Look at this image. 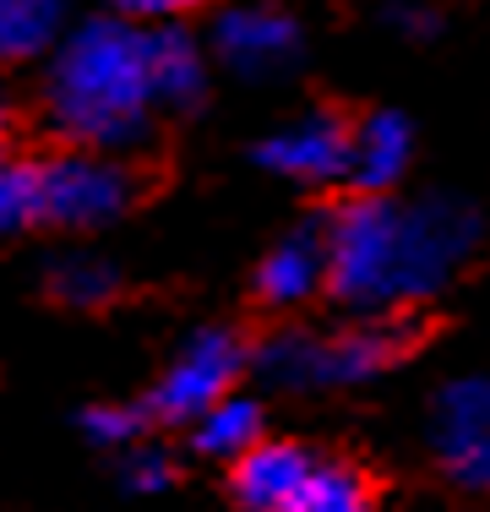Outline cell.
Segmentation results:
<instances>
[{
	"instance_id": "1",
	"label": "cell",
	"mask_w": 490,
	"mask_h": 512,
	"mask_svg": "<svg viewBox=\"0 0 490 512\" xmlns=\"http://www.w3.org/2000/svg\"><path fill=\"white\" fill-rule=\"evenodd\" d=\"M480 246V213L458 197H349L327 218V289L360 316L431 300Z\"/></svg>"
},
{
	"instance_id": "2",
	"label": "cell",
	"mask_w": 490,
	"mask_h": 512,
	"mask_svg": "<svg viewBox=\"0 0 490 512\" xmlns=\"http://www.w3.org/2000/svg\"><path fill=\"white\" fill-rule=\"evenodd\" d=\"M147 33L137 22L93 17L55 44L44 71V115L71 148L126 153L153 131Z\"/></svg>"
},
{
	"instance_id": "3",
	"label": "cell",
	"mask_w": 490,
	"mask_h": 512,
	"mask_svg": "<svg viewBox=\"0 0 490 512\" xmlns=\"http://www.w3.org/2000/svg\"><path fill=\"white\" fill-rule=\"evenodd\" d=\"M409 344L414 338L403 322L365 316V322L338 327V333H311V327L273 333L251 355V365L267 387H284V393H327V387H354V382H371V376L392 371V365L409 355Z\"/></svg>"
},
{
	"instance_id": "4",
	"label": "cell",
	"mask_w": 490,
	"mask_h": 512,
	"mask_svg": "<svg viewBox=\"0 0 490 512\" xmlns=\"http://www.w3.org/2000/svg\"><path fill=\"white\" fill-rule=\"evenodd\" d=\"M33 191H39V224L55 229H104L137 197V175L120 164V153L66 148L44 164H33Z\"/></svg>"
},
{
	"instance_id": "5",
	"label": "cell",
	"mask_w": 490,
	"mask_h": 512,
	"mask_svg": "<svg viewBox=\"0 0 490 512\" xmlns=\"http://www.w3.org/2000/svg\"><path fill=\"white\" fill-rule=\"evenodd\" d=\"M245 365H251V355H245V344L229 327H202V333H191L186 344H180V355L164 365V376L153 382V393H147L142 409L164 425H191L202 409H213L218 398L235 393Z\"/></svg>"
},
{
	"instance_id": "6",
	"label": "cell",
	"mask_w": 490,
	"mask_h": 512,
	"mask_svg": "<svg viewBox=\"0 0 490 512\" xmlns=\"http://www.w3.org/2000/svg\"><path fill=\"white\" fill-rule=\"evenodd\" d=\"M431 453L463 491L490 496V376H458L436 393Z\"/></svg>"
},
{
	"instance_id": "7",
	"label": "cell",
	"mask_w": 490,
	"mask_h": 512,
	"mask_svg": "<svg viewBox=\"0 0 490 512\" xmlns=\"http://www.w3.org/2000/svg\"><path fill=\"white\" fill-rule=\"evenodd\" d=\"M349 148H354V120H343L338 109H305L289 126H278L273 137H262L256 164L267 175L300 180V186H333V180H349Z\"/></svg>"
},
{
	"instance_id": "8",
	"label": "cell",
	"mask_w": 490,
	"mask_h": 512,
	"mask_svg": "<svg viewBox=\"0 0 490 512\" xmlns=\"http://www.w3.org/2000/svg\"><path fill=\"white\" fill-rule=\"evenodd\" d=\"M305 33L278 6H229L213 22V55L245 82H273L300 60Z\"/></svg>"
},
{
	"instance_id": "9",
	"label": "cell",
	"mask_w": 490,
	"mask_h": 512,
	"mask_svg": "<svg viewBox=\"0 0 490 512\" xmlns=\"http://www.w3.org/2000/svg\"><path fill=\"white\" fill-rule=\"evenodd\" d=\"M327 289V224H300L256 262V295L267 306H305Z\"/></svg>"
},
{
	"instance_id": "10",
	"label": "cell",
	"mask_w": 490,
	"mask_h": 512,
	"mask_svg": "<svg viewBox=\"0 0 490 512\" xmlns=\"http://www.w3.org/2000/svg\"><path fill=\"white\" fill-rule=\"evenodd\" d=\"M311 469L316 453H305L300 442H256L245 458H235L229 491H235L240 512H284L311 480Z\"/></svg>"
},
{
	"instance_id": "11",
	"label": "cell",
	"mask_w": 490,
	"mask_h": 512,
	"mask_svg": "<svg viewBox=\"0 0 490 512\" xmlns=\"http://www.w3.org/2000/svg\"><path fill=\"white\" fill-rule=\"evenodd\" d=\"M414 153V131L398 109H376V115L354 120V148H349V180L360 197H387L403 180Z\"/></svg>"
},
{
	"instance_id": "12",
	"label": "cell",
	"mask_w": 490,
	"mask_h": 512,
	"mask_svg": "<svg viewBox=\"0 0 490 512\" xmlns=\"http://www.w3.org/2000/svg\"><path fill=\"white\" fill-rule=\"evenodd\" d=\"M142 33H147V82H153V104L158 109H196L207 99L202 44H196L180 22L142 28Z\"/></svg>"
},
{
	"instance_id": "13",
	"label": "cell",
	"mask_w": 490,
	"mask_h": 512,
	"mask_svg": "<svg viewBox=\"0 0 490 512\" xmlns=\"http://www.w3.org/2000/svg\"><path fill=\"white\" fill-rule=\"evenodd\" d=\"M66 39V0H0V66L55 55Z\"/></svg>"
},
{
	"instance_id": "14",
	"label": "cell",
	"mask_w": 490,
	"mask_h": 512,
	"mask_svg": "<svg viewBox=\"0 0 490 512\" xmlns=\"http://www.w3.org/2000/svg\"><path fill=\"white\" fill-rule=\"evenodd\" d=\"M256 442H262V404H256V398H245V393L218 398L213 409H202L191 420V447L202 458L235 463V458L251 453Z\"/></svg>"
},
{
	"instance_id": "15",
	"label": "cell",
	"mask_w": 490,
	"mask_h": 512,
	"mask_svg": "<svg viewBox=\"0 0 490 512\" xmlns=\"http://www.w3.org/2000/svg\"><path fill=\"white\" fill-rule=\"evenodd\" d=\"M376 496H371V480H365L354 463H338V458H316L311 480L300 485V496L284 507V512H371Z\"/></svg>"
},
{
	"instance_id": "16",
	"label": "cell",
	"mask_w": 490,
	"mask_h": 512,
	"mask_svg": "<svg viewBox=\"0 0 490 512\" xmlns=\"http://www.w3.org/2000/svg\"><path fill=\"white\" fill-rule=\"evenodd\" d=\"M120 289V273L115 262H104V256H60L55 267H49V295L60 300V306H77V311H93V306H109Z\"/></svg>"
},
{
	"instance_id": "17",
	"label": "cell",
	"mask_w": 490,
	"mask_h": 512,
	"mask_svg": "<svg viewBox=\"0 0 490 512\" xmlns=\"http://www.w3.org/2000/svg\"><path fill=\"white\" fill-rule=\"evenodd\" d=\"M39 224V191H33V164L0 158V235Z\"/></svg>"
},
{
	"instance_id": "18",
	"label": "cell",
	"mask_w": 490,
	"mask_h": 512,
	"mask_svg": "<svg viewBox=\"0 0 490 512\" xmlns=\"http://www.w3.org/2000/svg\"><path fill=\"white\" fill-rule=\"evenodd\" d=\"M147 420H153V414L137 409V404H93L82 414V431H88V442H98V447H137Z\"/></svg>"
},
{
	"instance_id": "19",
	"label": "cell",
	"mask_w": 490,
	"mask_h": 512,
	"mask_svg": "<svg viewBox=\"0 0 490 512\" xmlns=\"http://www.w3.org/2000/svg\"><path fill=\"white\" fill-rule=\"evenodd\" d=\"M120 480H126V491L137 496H158L169 491V480H175V463H169L164 447H126V458H120Z\"/></svg>"
},
{
	"instance_id": "20",
	"label": "cell",
	"mask_w": 490,
	"mask_h": 512,
	"mask_svg": "<svg viewBox=\"0 0 490 512\" xmlns=\"http://www.w3.org/2000/svg\"><path fill=\"white\" fill-rule=\"evenodd\" d=\"M202 6L207 0H109V17L137 22V28H164V22H180Z\"/></svg>"
},
{
	"instance_id": "21",
	"label": "cell",
	"mask_w": 490,
	"mask_h": 512,
	"mask_svg": "<svg viewBox=\"0 0 490 512\" xmlns=\"http://www.w3.org/2000/svg\"><path fill=\"white\" fill-rule=\"evenodd\" d=\"M387 28L392 33H403V39H436V28H441V17L425 0H387Z\"/></svg>"
},
{
	"instance_id": "22",
	"label": "cell",
	"mask_w": 490,
	"mask_h": 512,
	"mask_svg": "<svg viewBox=\"0 0 490 512\" xmlns=\"http://www.w3.org/2000/svg\"><path fill=\"white\" fill-rule=\"evenodd\" d=\"M11 120H17V109H11V93H6V82H0V142H6Z\"/></svg>"
}]
</instances>
